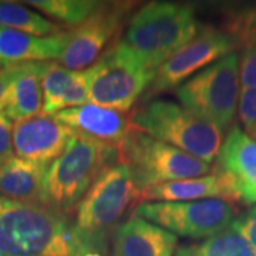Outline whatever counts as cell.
Segmentation results:
<instances>
[{
  "label": "cell",
  "mask_w": 256,
  "mask_h": 256,
  "mask_svg": "<svg viewBox=\"0 0 256 256\" xmlns=\"http://www.w3.org/2000/svg\"><path fill=\"white\" fill-rule=\"evenodd\" d=\"M106 244L67 214L0 198V256H106Z\"/></svg>",
  "instance_id": "6da1fadb"
},
{
  "label": "cell",
  "mask_w": 256,
  "mask_h": 256,
  "mask_svg": "<svg viewBox=\"0 0 256 256\" xmlns=\"http://www.w3.org/2000/svg\"><path fill=\"white\" fill-rule=\"evenodd\" d=\"M201 28L190 4L150 2L132 13L120 42L146 70L156 73Z\"/></svg>",
  "instance_id": "7a4b0ae2"
},
{
  "label": "cell",
  "mask_w": 256,
  "mask_h": 256,
  "mask_svg": "<svg viewBox=\"0 0 256 256\" xmlns=\"http://www.w3.org/2000/svg\"><path fill=\"white\" fill-rule=\"evenodd\" d=\"M117 162V148L76 134L67 150L47 168L42 205L70 215L97 178Z\"/></svg>",
  "instance_id": "3957f363"
},
{
  "label": "cell",
  "mask_w": 256,
  "mask_h": 256,
  "mask_svg": "<svg viewBox=\"0 0 256 256\" xmlns=\"http://www.w3.org/2000/svg\"><path fill=\"white\" fill-rule=\"evenodd\" d=\"M131 120L138 131L210 164L224 144V130L174 101L142 102Z\"/></svg>",
  "instance_id": "277c9868"
},
{
  "label": "cell",
  "mask_w": 256,
  "mask_h": 256,
  "mask_svg": "<svg viewBox=\"0 0 256 256\" xmlns=\"http://www.w3.org/2000/svg\"><path fill=\"white\" fill-rule=\"evenodd\" d=\"M118 162L130 170L140 191L160 184L200 178L214 166L136 130L120 146Z\"/></svg>",
  "instance_id": "5b68a950"
},
{
  "label": "cell",
  "mask_w": 256,
  "mask_h": 256,
  "mask_svg": "<svg viewBox=\"0 0 256 256\" xmlns=\"http://www.w3.org/2000/svg\"><path fill=\"white\" fill-rule=\"evenodd\" d=\"M239 56L230 53L181 84L175 96L195 116L226 130L238 111Z\"/></svg>",
  "instance_id": "8992f818"
},
{
  "label": "cell",
  "mask_w": 256,
  "mask_h": 256,
  "mask_svg": "<svg viewBox=\"0 0 256 256\" xmlns=\"http://www.w3.org/2000/svg\"><path fill=\"white\" fill-rule=\"evenodd\" d=\"M86 73L90 102L122 112L132 108L154 78L120 40Z\"/></svg>",
  "instance_id": "52a82bcc"
},
{
  "label": "cell",
  "mask_w": 256,
  "mask_h": 256,
  "mask_svg": "<svg viewBox=\"0 0 256 256\" xmlns=\"http://www.w3.org/2000/svg\"><path fill=\"white\" fill-rule=\"evenodd\" d=\"M140 190L124 164L108 166L92 184L77 206L76 225L92 238L107 240L112 228L140 202Z\"/></svg>",
  "instance_id": "ba28073f"
},
{
  "label": "cell",
  "mask_w": 256,
  "mask_h": 256,
  "mask_svg": "<svg viewBox=\"0 0 256 256\" xmlns=\"http://www.w3.org/2000/svg\"><path fill=\"white\" fill-rule=\"evenodd\" d=\"M236 214V206L225 200L144 202L134 208V215L140 218L175 236L191 239H208L230 228Z\"/></svg>",
  "instance_id": "9c48e42d"
},
{
  "label": "cell",
  "mask_w": 256,
  "mask_h": 256,
  "mask_svg": "<svg viewBox=\"0 0 256 256\" xmlns=\"http://www.w3.org/2000/svg\"><path fill=\"white\" fill-rule=\"evenodd\" d=\"M134 8V2H101L90 18L70 32L58 64L72 72L90 68L121 38Z\"/></svg>",
  "instance_id": "30bf717a"
},
{
  "label": "cell",
  "mask_w": 256,
  "mask_h": 256,
  "mask_svg": "<svg viewBox=\"0 0 256 256\" xmlns=\"http://www.w3.org/2000/svg\"><path fill=\"white\" fill-rule=\"evenodd\" d=\"M236 48L232 38L220 28L202 26L198 34L175 52L154 73V78L146 88L142 102L154 98L156 94L178 88L195 74L210 67L218 60L234 53Z\"/></svg>",
  "instance_id": "8fae6325"
},
{
  "label": "cell",
  "mask_w": 256,
  "mask_h": 256,
  "mask_svg": "<svg viewBox=\"0 0 256 256\" xmlns=\"http://www.w3.org/2000/svg\"><path fill=\"white\" fill-rule=\"evenodd\" d=\"M76 136L54 116L38 114L13 124V150L18 158L52 164Z\"/></svg>",
  "instance_id": "7c38bea8"
},
{
  "label": "cell",
  "mask_w": 256,
  "mask_h": 256,
  "mask_svg": "<svg viewBox=\"0 0 256 256\" xmlns=\"http://www.w3.org/2000/svg\"><path fill=\"white\" fill-rule=\"evenodd\" d=\"M54 117L72 128L77 136L117 150L137 130L132 124L131 114L92 102L60 111Z\"/></svg>",
  "instance_id": "4fadbf2b"
},
{
  "label": "cell",
  "mask_w": 256,
  "mask_h": 256,
  "mask_svg": "<svg viewBox=\"0 0 256 256\" xmlns=\"http://www.w3.org/2000/svg\"><path fill=\"white\" fill-rule=\"evenodd\" d=\"M214 168L228 178L238 201L256 204V141L246 132L239 127L229 131Z\"/></svg>",
  "instance_id": "5bb4252c"
},
{
  "label": "cell",
  "mask_w": 256,
  "mask_h": 256,
  "mask_svg": "<svg viewBox=\"0 0 256 256\" xmlns=\"http://www.w3.org/2000/svg\"><path fill=\"white\" fill-rule=\"evenodd\" d=\"M176 248L174 234L132 214L116 229L112 256H175Z\"/></svg>",
  "instance_id": "9a60e30c"
},
{
  "label": "cell",
  "mask_w": 256,
  "mask_h": 256,
  "mask_svg": "<svg viewBox=\"0 0 256 256\" xmlns=\"http://www.w3.org/2000/svg\"><path fill=\"white\" fill-rule=\"evenodd\" d=\"M68 37L70 32L34 36L12 28H0V68L58 60Z\"/></svg>",
  "instance_id": "2e32d148"
},
{
  "label": "cell",
  "mask_w": 256,
  "mask_h": 256,
  "mask_svg": "<svg viewBox=\"0 0 256 256\" xmlns=\"http://www.w3.org/2000/svg\"><path fill=\"white\" fill-rule=\"evenodd\" d=\"M201 200L238 201V196L225 175L216 171L200 178L160 184L140 192V202H186Z\"/></svg>",
  "instance_id": "e0dca14e"
},
{
  "label": "cell",
  "mask_w": 256,
  "mask_h": 256,
  "mask_svg": "<svg viewBox=\"0 0 256 256\" xmlns=\"http://www.w3.org/2000/svg\"><path fill=\"white\" fill-rule=\"evenodd\" d=\"M42 87L43 114L46 116H56L90 102L86 70L72 72L58 63H44Z\"/></svg>",
  "instance_id": "ac0fdd59"
},
{
  "label": "cell",
  "mask_w": 256,
  "mask_h": 256,
  "mask_svg": "<svg viewBox=\"0 0 256 256\" xmlns=\"http://www.w3.org/2000/svg\"><path fill=\"white\" fill-rule=\"evenodd\" d=\"M48 165L18 156L0 164V198L13 202L42 204Z\"/></svg>",
  "instance_id": "d6986e66"
},
{
  "label": "cell",
  "mask_w": 256,
  "mask_h": 256,
  "mask_svg": "<svg viewBox=\"0 0 256 256\" xmlns=\"http://www.w3.org/2000/svg\"><path fill=\"white\" fill-rule=\"evenodd\" d=\"M43 68L44 63L14 66V76L3 111L10 120L20 121L43 114Z\"/></svg>",
  "instance_id": "ffe728a7"
},
{
  "label": "cell",
  "mask_w": 256,
  "mask_h": 256,
  "mask_svg": "<svg viewBox=\"0 0 256 256\" xmlns=\"http://www.w3.org/2000/svg\"><path fill=\"white\" fill-rule=\"evenodd\" d=\"M224 32L232 38L235 48L240 52V87H256V6L230 12L225 18Z\"/></svg>",
  "instance_id": "44dd1931"
},
{
  "label": "cell",
  "mask_w": 256,
  "mask_h": 256,
  "mask_svg": "<svg viewBox=\"0 0 256 256\" xmlns=\"http://www.w3.org/2000/svg\"><path fill=\"white\" fill-rule=\"evenodd\" d=\"M175 256H256L254 248L232 228L196 244L176 248Z\"/></svg>",
  "instance_id": "7402d4cb"
},
{
  "label": "cell",
  "mask_w": 256,
  "mask_h": 256,
  "mask_svg": "<svg viewBox=\"0 0 256 256\" xmlns=\"http://www.w3.org/2000/svg\"><path fill=\"white\" fill-rule=\"evenodd\" d=\"M0 28H12L34 36H52L63 28L18 3H0Z\"/></svg>",
  "instance_id": "603a6c76"
},
{
  "label": "cell",
  "mask_w": 256,
  "mask_h": 256,
  "mask_svg": "<svg viewBox=\"0 0 256 256\" xmlns=\"http://www.w3.org/2000/svg\"><path fill=\"white\" fill-rule=\"evenodd\" d=\"M28 4L68 26H80L98 9L97 0H33Z\"/></svg>",
  "instance_id": "cb8c5ba5"
},
{
  "label": "cell",
  "mask_w": 256,
  "mask_h": 256,
  "mask_svg": "<svg viewBox=\"0 0 256 256\" xmlns=\"http://www.w3.org/2000/svg\"><path fill=\"white\" fill-rule=\"evenodd\" d=\"M236 112L245 128L256 124V87L240 90Z\"/></svg>",
  "instance_id": "d4e9b609"
},
{
  "label": "cell",
  "mask_w": 256,
  "mask_h": 256,
  "mask_svg": "<svg viewBox=\"0 0 256 256\" xmlns=\"http://www.w3.org/2000/svg\"><path fill=\"white\" fill-rule=\"evenodd\" d=\"M230 228L236 230L256 252V206L239 215L238 218L232 222Z\"/></svg>",
  "instance_id": "484cf974"
},
{
  "label": "cell",
  "mask_w": 256,
  "mask_h": 256,
  "mask_svg": "<svg viewBox=\"0 0 256 256\" xmlns=\"http://www.w3.org/2000/svg\"><path fill=\"white\" fill-rule=\"evenodd\" d=\"M13 124L4 112H0V164L13 158Z\"/></svg>",
  "instance_id": "4316f807"
},
{
  "label": "cell",
  "mask_w": 256,
  "mask_h": 256,
  "mask_svg": "<svg viewBox=\"0 0 256 256\" xmlns=\"http://www.w3.org/2000/svg\"><path fill=\"white\" fill-rule=\"evenodd\" d=\"M14 76V67H4L0 68V112L6 108L8 94H9L10 84Z\"/></svg>",
  "instance_id": "83f0119b"
},
{
  "label": "cell",
  "mask_w": 256,
  "mask_h": 256,
  "mask_svg": "<svg viewBox=\"0 0 256 256\" xmlns=\"http://www.w3.org/2000/svg\"><path fill=\"white\" fill-rule=\"evenodd\" d=\"M246 134L252 138L254 141H256V124H254L252 127L246 128Z\"/></svg>",
  "instance_id": "f1b7e54d"
}]
</instances>
